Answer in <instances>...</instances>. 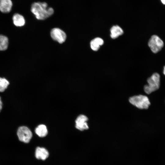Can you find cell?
<instances>
[{
    "label": "cell",
    "instance_id": "cell-1",
    "mask_svg": "<svg viewBox=\"0 0 165 165\" xmlns=\"http://www.w3.org/2000/svg\"><path fill=\"white\" fill-rule=\"evenodd\" d=\"M31 11L38 20H44L51 16L54 12L53 9L44 2H35L31 6Z\"/></svg>",
    "mask_w": 165,
    "mask_h": 165
},
{
    "label": "cell",
    "instance_id": "cell-2",
    "mask_svg": "<svg viewBox=\"0 0 165 165\" xmlns=\"http://www.w3.org/2000/svg\"><path fill=\"white\" fill-rule=\"evenodd\" d=\"M148 84L144 86L145 92L149 94L158 89L160 86V76L157 73H154L147 80Z\"/></svg>",
    "mask_w": 165,
    "mask_h": 165
},
{
    "label": "cell",
    "instance_id": "cell-3",
    "mask_svg": "<svg viewBox=\"0 0 165 165\" xmlns=\"http://www.w3.org/2000/svg\"><path fill=\"white\" fill-rule=\"evenodd\" d=\"M129 101L132 105L140 109H148L150 105L148 97L142 95L130 97Z\"/></svg>",
    "mask_w": 165,
    "mask_h": 165
},
{
    "label": "cell",
    "instance_id": "cell-4",
    "mask_svg": "<svg viewBox=\"0 0 165 165\" xmlns=\"http://www.w3.org/2000/svg\"><path fill=\"white\" fill-rule=\"evenodd\" d=\"M148 45L152 51L156 53L161 50L163 47L164 42L158 35H153L149 39Z\"/></svg>",
    "mask_w": 165,
    "mask_h": 165
},
{
    "label": "cell",
    "instance_id": "cell-5",
    "mask_svg": "<svg viewBox=\"0 0 165 165\" xmlns=\"http://www.w3.org/2000/svg\"><path fill=\"white\" fill-rule=\"evenodd\" d=\"M17 135L19 140L25 143H28L32 136L31 130L28 127L24 126L18 128Z\"/></svg>",
    "mask_w": 165,
    "mask_h": 165
},
{
    "label": "cell",
    "instance_id": "cell-6",
    "mask_svg": "<svg viewBox=\"0 0 165 165\" xmlns=\"http://www.w3.org/2000/svg\"><path fill=\"white\" fill-rule=\"evenodd\" d=\"M50 35L53 40L60 43L64 42L66 38L65 33L60 29L57 28L52 29L51 31Z\"/></svg>",
    "mask_w": 165,
    "mask_h": 165
},
{
    "label": "cell",
    "instance_id": "cell-7",
    "mask_svg": "<svg viewBox=\"0 0 165 165\" xmlns=\"http://www.w3.org/2000/svg\"><path fill=\"white\" fill-rule=\"evenodd\" d=\"M88 118L85 115H81L76 118L75 122V127L80 131H83L89 128L87 122Z\"/></svg>",
    "mask_w": 165,
    "mask_h": 165
},
{
    "label": "cell",
    "instance_id": "cell-8",
    "mask_svg": "<svg viewBox=\"0 0 165 165\" xmlns=\"http://www.w3.org/2000/svg\"><path fill=\"white\" fill-rule=\"evenodd\" d=\"M35 156L37 159L44 160L48 157L49 152L46 148L38 147L35 150Z\"/></svg>",
    "mask_w": 165,
    "mask_h": 165
},
{
    "label": "cell",
    "instance_id": "cell-9",
    "mask_svg": "<svg viewBox=\"0 0 165 165\" xmlns=\"http://www.w3.org/2000/svg\"><path fill=\"white\" fill-rule=\"evenodd\" d=\"M12 6L11 0H0V11L7 13L10 11Z\"/></svg>",
    "mask_w": 165,
    "mask_h": 165
},
{
    "label": "cell",
    "instance_id": "cell-10",
    "mask_svg": "<svg viewBox=\"0 0 165 165\" xmlns=\"http://www.w3.org/2000/svg\"><path fill=\"white\" fill-rule=\"evenodd\" d=\"M110 37L112 39H115L118 38L123 33L122 28L117 25L112 26L110 29Z\"/></svg>",
    "mask_w": 165,
    "mask_h": 165
},
{
    "label": "cell",
    "instance_id": "cell-11",
    "mask_svg": "<svg viewBox=\"0 0 165 165\" xmlns=\"http://www.w3.org/2000/svg\"><path fill=\"white\" fill-rule=\"evenodd\" d=\"M104 43V42L102 38L99 37L96 38L90 42L91 48L94 51H97Z\"/></svg>",
    "mask_w": 165,
    "mask_h": 165
},
{
    "label": "cell",
    "instance_id": "cell-12",
    "mask_svg": "<svg viewBox=\"0 0 165 165\" xmlns=\"http://www.w3.org/2000/svg\"><path fill=\"white\" fill-rule=\"evenodd\" d=\"M13 20L14 24L17 27L24 26L25 23V20L24 17L21 15L16 13L13 17Z\"/></svg>",
    "mask_w": 165,
    "mask_h": 165
},
{
    "label": "cell",
    "instance_id": "cell-13",
    "mask_svg": "<svg viewBox=\"0 0 165 165\" xmlns=\"http://www.w3.org/2000/svg\"><path fill=\"white\" fill-rule=\"evenodd\" d=\"M35 133L40 137L43 138L46 136L48 130L46 126L43 124L38 125L35 129Z\"/></svg>",
    "mask_w": 165,
    "mask_h": 165
},
{
    "label": "cell",
    "instance_id": "cell-14",
    "mask_svg": "<svg viewBox=\"0 0 165 165\" xmlns=\"http://www.w3.org/2000/svg\"><path fill=\"white\" fill-rule=\"evenodd\" d=\"M8 39L5 36L0 35V51L6 50L8 46Z\"/></svg>",
    "mask_w": 165,
    "mask_h": 165
},
{
    "label": "cell",
    "instance_id": "cell-15",
    "mask_svg": "<svg viewBox=\"0 0 165 165\" xmlns=\"http://www.w3.org/2000/svg\"><path fill=\"white\" fill-rule=\"evenodd\" d=\"M9 84V82L6 79L0 77V92H4Z\"/></svg>",
    "mask_w": 165,
    "mask_h": 165
},
{
    "label": "cell",
    "instance_id": "cell-16",
    "mask_svg": "<svg viewBox=\"0 0 165 165\" xmlns=\"http://www.w3.org/2000/svg\"><path fill=\"white\" fill-rule=\"evenodd\" d=\"M2 108V102L1 101V98L0 97V112Z\"/></svg>",
    "mask_w": 165,
    "mask_h": 165
},
{
    "label": "cell",
    "instance_id": "cell-17",
    "mask_svg": "<svg viewBox=\"0 0 165 165\" xmlns=\"http://www.w3.org/2000/svg\"><path fill=\"white\" fill-rule=\"evenodd\" d=\"M163 73L164 75H165V66L163 67Z\"/></svg>",
    "mask_w": 165,
    "mask_h": 165
},
{
    "label": "cell",
    "instance_id": "cell-18",
    "mask_svg": "<svg viewBox=\"0 0 165 165\" xmlns=\"http://www.w3.org/2000/svg\"><path fill=\"white\" fill-rule=\"evenodd\" d=\"M162 3L164 4H165V0H161Z\"/></svg>",
    "mask_w": 165,
    "mask_h": 165
}]
</instances>
